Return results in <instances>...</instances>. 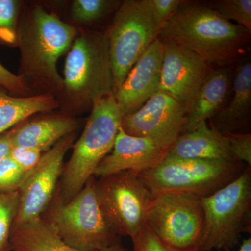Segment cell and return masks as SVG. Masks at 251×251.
Segmentation results:
<instances>
[{
  "label": "cell",
  "instance_id": "obj_31",
  "mask_svg": "<svg viewBox=\"0 0 251 251\" xmlns=\"http://www.w3.org/2000/svg\"><path fill=\"white\" fill-rule=\"evenodd\" d=\"M186 1L182 0H150L156 19L162 27Z\"/></svg>",
  "mask_w": 251,
  "mask_h": 251
},
{
  "label": "cell",
  "instance_id": "obj_23",
  "mask_svg": "<svg viewBox=\"0 0 251 251\" xmlns=\"http://www.w3.org/2000/svg\"><path fill=\"white\" fill-rule=\"evenodd\" d=\"M121 3L114 0H75L71 8V16L76 23L95 22L118 9Z\"/></svg>",
  "mask_w": 251,
  "mask_h": 251
},
{
  "label": "cell",
  "instance_id": "obj_2",
  "mask_svg": "<svg viewBox=\"0 0 251 251\" xmlns=\"http://www.w3.org/2000/svg\"><path fill=\"white\" fill-rule=\"evenodd\" d=\"M77 30L42 6L30 8L18 23L21 76L46 93L61 92L63 78L57 71L59 57L70 50Z\"/></svg>",
  "mask_w": 251,
  "mask_h": 251
},
{
  "label": "cell",
  "instance_id": "obj_13",
  "mask_svg": "<svg viewBox=\"0 0 251 251\" xmlns=\"http://www.w3.org/2000/svg\"><path fill=\"white\" fill-rule=\"evenodd\" d=\"M161 41L164 51L159 92L187 107L210 72L211 66L185 46Z\"/></svg>",
  "mask_w": 251,
  "mask_h": 251
},
{
  "label": "cell",
  "instance_id": "obj_8",
  "mask_svg": "<svg viewBox=\"0 0 251 251\" xmlns=\"http://www.w3.org/2000/svg\"><path fill=\"white\" fill-rule=\"evenodd\" d=\"M161 28L150 0H126L120 5L105 33L111 61L114 95L137 61L158 39Z\"/></svg>",
  "mask_w": 251,
  "mask_h": 251
},
{
  "label": "cell",
  "instance_id": "obj_12",
  "mask_svg": "<svg viewBox=\"0 0 251 251\" xmlns=\"http://www.w3.org/2000/svg\"><path fill=\"white\" fill-rule=\"evenodd\" d=\"M187 107L158 92L143 106L124 117L122 128L130 135L150 138L168 151L181 135Z\"/></svg>",
  "mask_w": 251,
  "mask_h": 251
},
{
  "label": "cell",
  "instance_id": "obj_22",
  "mask_svg": "<svg viewBox=\"0 0 251 251\" xmlns=\"http://www.w3.org/2000/svg\"><path fill=\"white\" fill-rule=\"evenodd\" d=\"M19 191L0 190V251H12L10 236L19 206Z\"/></svg>",
  "mask_w": 251,
  "mask_h": 251
},
{
  "label": "cell",
  "instance_id": "obj_6",
  "mask_svg": "<svg viewBox=\"0 0 251 251\" xmlns=\"http://www.w3.org/2000/svg\"><path fill=\"white\" fill-rule=\"evenodd\" d=\"M204 227L200 251H232L244 232L251 233V167L208 197L201 198Z\"/></svg>",
  "mask_w": 251,
  "mask_h": 251
},
{
  "label": "cell",
  "instance_id": "obj_17",
  "mask_svg": "<svg viewBox=\"0 0 251 251\" xmlns=\"http://www.w3.org/2000/svg\"><path fill=\"white\" fill-rule=\"evenodd\" d=\"M166 156L178 158L238 161L224 135L206 122L196 129L183 133L168 149Z\"/></svg>",
  "mask_w": 251,
  "mask_h": 251
},
{
  "label": "cell",
  "instance_id": "obj_33",
  "mask_svg": "<svg viewBox=\"0 0 251 251\" xmlns=\"http://www.w3.org/2000/svg\"><path fill=\"white\" fill-rule=\"evenodd\" d=\"M100 251H128L126 249H125V247L122 246L121 242H120V239L118 241H117L116 242L112 244V245H110V247L105 248V249H103Z\"/></svg>",
  "mask_w": 251,
  "mask_h": 251
},
{
  "label": "cell",
  "instance_id": "obj_27",
  "mask_svg": "<svg viewBox=\"0 0 251 251\" xmlns=\"http://www.w3.org/2000/svg\"><path fill=\"white\" fill-rule=\"evenodd\" d=\"M224 135L236 160L251 167V133H226Z\"/></svg>",
  "mask_w": 251,
  "mask_h": 251
},
{
  "label": "cell",
  "instance_id": "obj_9",
  "mask_svg": "<svg viewBox=\"0 0 251 251\" xmlns=\"http://www.w3.org/2000/svg\"><path fill=\"white\" fill-rule=\"evenodd\" d=\"M95 191L102 211L117 236L133 238L145 224L153 200L138 173L124 171L95 179Z\"/></svg>",
  "mask_w": 251,
  "mask_h": 251
},
{
  "label": "cell",
  "instance_id": "obj_21",
  "mask_svg": "<svg viewBox=\"0 0 251 251\" xmlns=\"http://www.w3.org/2000/svg\"><path fill=\"white\" fill-rule=\"evenodd\" d=\"M58 105L52 94L16 97L0 87V135L31 115L50 111Z\"/></svg>",
  "mask_w": 251,
  "mask_h": 251
},
{
  "label": "cell",
  "instance_id": "obj_18",
  "mask_svg": "<svg viewBox=\"0 0 251 251\" xmlns=\"http://www.w3.org/2000/svg\"><path fill=\"white\" fill-rule=\"evenodd\" d=\"M233 97L211 119V128L221 134L246 133L250 125L251 112V64H242L238 69L233 85ZM249 133V132H248Z\"/></svg>",
  "mask_w": 251,
  "mask_h": 251
},
{
  "label": "cell",
  "instance_id": "obj_14",
  "mask_svg": "<svg viewBox=\"0 0 251 251\" xmlns=\"http://www.w3.org/2000/svg\"><path fill=\"white\" fill-rule=\"evenodd\" d=\"M163 51V43L158 38L137 61L114 95L123 117L138 110L159 92Z\"/></svg>",
  "mask_w": 251,
  "mask_h": 251
},
{
  "label": "cell",
  "instance_id": "obj_29",
  "mask_svg": "<svg viewBox=\"0 0 251 251\" xmlns=\"http://www.w3.org/2000/svg\"><path fill=\"white\" fill-rule=\"evenodd\" d=\"M42 151L27 147L14 146L11 149L9 156L25 173H30L40 161Z\"/></svg>",
  "mask_w": 251,
  "mask_h": 251
},
{
  "label": "cell",
  "instance_id": "obj_3",
  "mask_svg": "<svg viewBox=\"0 0 251 251\" xmlns=\"http://www.w3.org/2000/svg\"><path fill=\"white\" fill-rule=\"evenodd\" d=\"M123 119L114 94L96 100L72 156L63 167L56 196L62 203L80 192L100 162L112 151Z\"/></svg>",
  "mask_w": 251,
  "mask_h": 251
},
{
  "label": "cell",
  "instance_id": "obj_32",
  "mask_svg": "<svg viewBox=\"0 0 251 251\" xmlns=\"http://www.w3.org/2000/svg\"><path fill=\"white\" fill-rule=\"evenodd\" d=\"M12 148L11 131L9 130L0 135V161L9 156Z\"/></svg>",
  "mask_w": 251,
  "mask_h": 251
},
{
  "label": "cell",
  "instance_id": "obj_24",
  "mask_svg": "<svg viewBox=\"0 0 251 251\" xmlns=\"http://www.w3.org/2000/svg\"><path fill=\"white\" fill-rule=\"evenodd\" d=\"M21 1L0 0V44L16 45Z\"/></svg>",
  "mask_w": 251,
  "mask_h": 251
},
{
  "label": "cell",
  "instance_id": "obj_30",
  "mask_svg": "<svg viewBox=\"0 0 251 251\" xmlns=\"http://www.w3.org/2000/svg\"><path fill=\"white\" fill-rule=\"evenodd\" d=\"M0 87L14 95H26L30 91L27 82L21 75L13 74L0 63Z\"/></svg>",
  "mask_w": 251,
  "mask_h": 251
},
{
  "label": "cell",
  "instance_id": "obj_4",
  "mask_svg": "<svg viewBox=\"0 0 251 251\" xmlns=\"http://www.w3.org/2000/svg\"><path fill=\"white\" fill-rule=\"evenodd\" d=\"M95 176L70 201L54 195L43 214L64 242L82 251H100L120 239L104 216L95 191Z\"/></svg>",
  "mask_w": 251,
  "mask_h": 251
},
{
  "label": "cell",
  "instance_id": "obj_34",
  "mask_svg": "<svg viewBox=\"0 0 251 251\" xmlns=\"http://www.w3.org/2000/svg\"><path fill=\"white\" fill-rule=\"evenodd\" d=\"M228 251H251V237H250L248 238V239H244L238 250Z\"/></svg>",
  "mask_w": 251,
  "mask_h": 251
},
{
  "label": "cell",
  "instance_id": "obj_10",
  "mask_svg": "<svg viewBox=\"0 0 251 251\" xmlns=\"http://www.w3.org/2000/svg\"><path fill=\"white\" fill-rule=\"evenodd\" d=\"M204 221L201 198L170 192L153 198L145 225L168 247L179 251H198Z\"/></svg>",
  "mask_w": 251,
  "mask_h": 251
},
{
  "label": "cell",
  "instance_id": "obj_7",
  "mask_svg": "<svg viewBox=\"0 0 251 251\" xmlns=\"http://www.w3.org/2000/svg\"><path fill=\"white\" fill-rule=\"evenodd\" d=\"M240 161L178 158L166 156L158 166L140 173L153 198L170 192L208 197L239 177L247 168Z\"/></svg>",
  "mask_w": 251,
  "mask_h": 251
},
{
  "label": "cell",
  "instance_id": "obj_19",
  "mask_svg": "<svg viewBox=\"0 0 251 251\" xmlns=\"http://www.w3.org/2000/svg\"><path fill=\"white\" fill-rule=\"evenodd\" d=\"M78 122L69 116L45 117L10 130L13 147H27L46 152L57 142L74 133Z\"/></svg>",
  "mask_w": 251,
  "mask_h": 251
},
{
  "label": "cell",
  "instance_id": "obj_11",
  "mask_svg": "<svg viewBox=\"0 0 251 251\" xmlns=\"http://www.w3.org/2000/svg\"><path fill=\"white\" fill-rule=\"evenodd\" d=\"M75 133L68 135L43 153L39 163L28 173L19 191V206L14 225L41 217L52 202L64 167V157L74 145Z\"/></svg>",
  "mask_w": 251,
  "mask_h": 251
},
{
  "label": "cell",
  "instance_id": "obj_5",
  "mask_svg": "<svg viewBox=\"0 0 251 251\" xmlns=\"http://www.w3.org/2000/svg\"><path fill=\"white\" fill-rule=\"evenodd\" d=\"M113 75L105 33L85 31L76 36L64 67L63 89L77 106H92L112 93Z\"/></svg>",
  "mask_w": 251,
  "mask_h": 251
},
{
  "label": "cell",
  "instance_id": "obj_16",
  "mask_svg": "<svg viewBox=\"0 0 251 251\" xmlns=\"http://www.w3.org/2000/svg\"><path fill=\"white\" fill-rule=\"evenodd\" d=\"M230 85L228 69L211 70L187 106L181 134L193 131L215 116L225 106Z\"/></svg>",
  "mask_w": 251,
  "mask_h": 251
},
{
  "label": "cell",
  "instance_id": "obj_20",
  "mask_svg": "<svg viewBox=\"0 0 251 251\" xmlns=\"http://www.w3.org/2000/svg\"><path fill=\"white\" fill-rule=\"evenodd\" d=\"M10 247L12 251H82L64 242L42 216L14 225Z\"/></svg>",
  "mask_w": 251,
  "mask_h": 251
},
{
  "label": "cell",
  "instance_id": "obj_28",
  "mask_svg": "<svg viewBox=\"0 0 251 251\" xmlns=\"http://www.w3.org/2000/svg\"><path fill=\"white\" fill-rule=\"evenodd\" d=\"M131 239L133 251H184L167 246L156 237L145 225Z\"/></svg>",
  "mask_w": 251,
  "mask_h": 251
},
{
  "label": "cell",
  "instance_id": "obj_25",
  "mask_svg": "<svg viewBox=\"0 0 251 251\" xmlns=\"http://www.w3.org/2000/svg\"><path fill=\"white\" fill-rule=\"evenodd\" d=\"M222 17L234 21L237 25L251 31V0H221L214 3V7Z\"/></svg>",
  "mask_w": 251,
  "mask_h": 251
},
{
  "label": "cell",
  "instance_id": "obj_15",
  "mask_svg": "<svg viewBox=\"0 0 251 251\" xmlns=\"http://www.w3.org/2000/svg\"><path fill=\"white\" fill-rule=\"evenodd\" d=\"M167 153L153 140L127 134L121 126L112 152L100 162L93 176L100 177L124 171L140 174L158 166Z\"/></svg>",
  "mask_w": 251,
  "mask_h": 251
},
{
  "label": "cell",
  "instance_id": "obj_1",
  "mask_svg": "<svg viewBox=\"0 0 251 251\" xmlns=\"http://www.w3.org/2000/svg\"><path fill=\"white\" fill-rule=\"evenodd\" d=\"M250 35L212 8L186 1L164 23L158 39L185 46L210 66L224 67L242 54Z\"/></svg>",
  "mask_w": 251,
  "mask_h": 251
},
{
  "label": "cell",
  "instance_id": "obj_26",
  "mask_svg": "<svg viewBox=\"0 0 251 251\" xmlns=\"http://www.w3.org/2000/svg\"><path fill=\"white\" fill-rule=\"evenodd\" d=\"M27 173L9 156L0 161V190L18 189Z\"/></svg>",
  "mask_w": 251,
  "mask_h": 251
}]
</instances>
